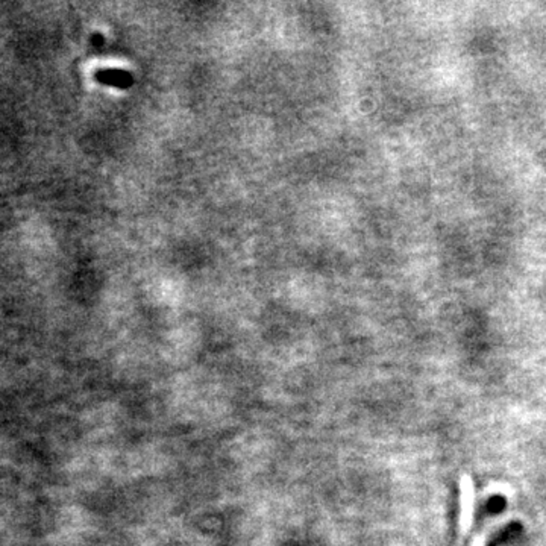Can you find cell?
<instances>
[{
  "mask_svg": "<svg viewBox=\"0 0 546 546\" xmlns=\"http://www.w3.org/2000/svg\"><path fill=\"white\" fill-rule=\"evenodd\" d=\"M460 490H462V516H460V527L462 530H468L473 518V487L469 477H463L460 479Z\"/></svg>",
  "mask_w": 546,
  "mask_h": 546,
  "instance_id": "6da1fadb",
  "label": "cell"
},
{
  "mask_svg": "<svg viewBox=\"0 0 546 546\" xmlns=\"http://www.w3.org/2000/svg\"><path fill=\"white\" fill-rule=\"evenodd\" d=\"M477 546H483V545H477Z\"/></svg>",
  "mask_w": 546,
  "mask_h": 546,
  "instance_id": "7a4b0ae2",
  "label": "cell"
}]
</instances>
